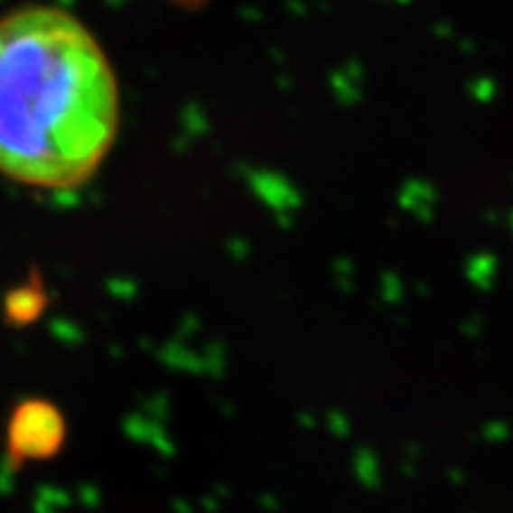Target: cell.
<instances>
[{"label":"cell","mask_w":513,"mask_h":513,"mask_svg":"<svg viewBox=\"0 0 513 513\" xmlns=\"http://www.w3.org/2000/svg\"><path fill=\"white\" fill-rule=\"evenodd\" d=\"M45 295L41 285H24L13 290L5 297V321L13 326H29L32 321L39 319L45 309Z\"/></svg>","instance_id":"cell-3"},{"label":"cell","mask_w":513,"mask_h":513,"mask_svg":"<svg viewBox=\"0 0 513 513\" xmlns=\"http://www.w3.org/2000/svg\"><path fill=\"white\" fill-rule=\"evenodd\" d=\"M119 84L89 26L62 7L0 17V173L36 191H74L107 160Z\"/></svg>","instance_id":"cell-1"},{"label":"cell","mask_w":513,"mask_h":513,"mask_svg":"<svg viewBox=\"0 0 513 513\" xmlns=\"http://www.w3.org/2000/svg\"><path fill=\"white\" fill-rule=\"evenodd\" d=\"M67 443V421L48 399H24L7 421L5 463L17 471L24 462H45L62 452Z\"/></svg>","instance_id":"cell-2"}]
</instances>
